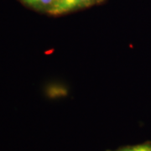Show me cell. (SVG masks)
Segmentation results:
<instances>
[{
    "label": "cell",
    "instance_id": "cell-2",
    "mask_svg": "<svg viewBox=\"0 0 151 151\" xmlns=\"http://www.w3.org/2000/svg\"><path fill=\"white\" fill-rule=\"evenodd\" d=\"M23 4L39 12L48 13L54 0H19Z\"/></svg>",
    "mask_w": 151,
    "mask_h": 151
},
{
    "label": "cell",
    "instance_id": "cell-1",
    "mask_svg": "<svg viewBox=\"0 0 151 151\" xmlns=\"http://www.w3.org/2000/svg\"><path fill=\"white\" fill-rule=\"evenodd\" d=\"M97 3V0H54L47 14L53 16L62 15L73 11L91 7Z\"/></svg>",
    "mask_w": 151,
    "mask_h": 151
},
{
    "label": "cell",
    "instance_id": "cell-3",
    "mask_svg": "<svg viewBox=\"0 0 151 151\" xmlns=\"http://www.w3.org/2000/svg\"><path fill=\"white\" fill-rule=\"evenodd\" d=\"M118 151H151V144L145 143V144H141L138 145L128 146L123 149H120Z\"/></svg>",
    "mask_w": 151,
    "mask_h": 151
},
{
    "label": "cell",
    "instance_id": "cell-4",
    "mask_svg": "<svg viewBox=\"0 0 151 151\" xmlns=\"http://www.w3.org/2000/svg\"><path fill=\"white\" fill-rule=\"evenodd\" d=\"M98 1V3H101V2H103V0H97Z\"/></svg>",
    "mask_w": 151,
    "mask_h": 151
}]
</instances>
